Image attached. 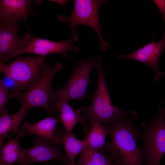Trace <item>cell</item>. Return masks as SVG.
<instances>
[{
    "label": "cell",
    "mask_w": 165,
    "mask_h": 165,
    "mask_svg": "<svg viewBox=\"0 0 165 165\" xmlns=\"http://www.w3.org/2000/svg\"><path fill=\"white\" fill-rule=\"evenodd\" d=\"M137 118L136 113L116 123L105 125L111 141L105 143L104 148L114 165H143L144 156L137 143L140 132L134 123Z\"/></svg>",
    "instance_id": "cell-1"
},
{
    "label": "cell",
    "mask_w": 165,
    "mask_h": 165,
    "mask_svg": "<svg viewBox=\"0 0 165 165\" xmlns=\"http://www.w3.org/2000/svg\"><path fill=\"white\" fill-rule=\"evenodd\" d=\"M64 68L63 64L57 62L52 67L49 63H43L41 68V76L38 81L25 92L11 91L10 99L15 98L20 102V109L27 112L34 108L44 109L50 114V102L53 91L52 82L56 74Z\"/></svg>",
    "instance_id": "cell-2"
},
{
    "label": "cell",
    "mask_w": 165,
    "mask_h": 165,
    "mask_svg": "<svg viewBox=\"0 0 165 165\" xmlns=\"http://www.w3.org/2000/svg\"><path fill=\"white\" fill-rule=\"evenodd\" d=\"M100 56L96 68L98 71L97 88L89 107L84 106V111L100 123L111 125L118 123L135 112H126L118 109L112 104L108 90Z\"/></svg>",
    "instance_id": "cell-3"
},
{
    "label": "cell",
    "mask_w": 165,
    "mask_h": 165,
    "mask_svg": "<svg viewBox=\"0 0 165 165\" xmlns=\"http://www.w3.org/2000/svg\"><path fill=\"white\" fill-rule=\"evenodd\" d=\"M158 111L150 123L140 125L143 165H160L165 154V108H159Z\"/></svg>",
    "instance_id": "cell-4"
},
{
    "label": "cell",
    "mask_w": 165,
    "mask_h": 165,
    "mask_svg": "<svg viewBox=\"0 0 165 165\" xmlns=\"http://www.w3.org/2000/svg\"><path fill=\"white\" fill-rule=\"evenodd\" d=\"M99 57H91L79 61L74 65L69 79L60 89L54 90L50 107L57 102L64 100L69 102L72 100L79 101L84 98L91 99L86 93L89 84L92 70L97 68Z\"/></svg>",
    "instance_id": "cell-5"
},
{
    "label": "cell",
    "mask_w": 165,
    "mask_h": 165,
    "mask_svg": "<svg viewBox=\"0 0 165 165\" xmlns=\"http://www.w3.org/2000/svg\"><path fill=\"white\" fill-rule=\"evenodd\" d=\"M19 56L10 63H0V73L14 84L13 91L27 90L38 81L41 76V68L46 58V56Z\"/></svg>",
    "instance_id": "cell-6"
},
{
    "label": "cell",
    "mask_w": 165,
    "mask_h": 165,
    "mask_svg": "<svg viewBox=\"0 0 165 165\" xmlns=\"http://www.w3.org/2000/svg\"><path fill=\"white\" fill-rule=\"evenodd\" d=\"M74 7L71 15L68 16L59 15L57 19L60 22L67 23L70 28L72 37L77 35L76 27L84 25L92 29L99 38L100 50L104 51L108 49L110 44L105 40L101 28L99 13L101 6L107 0H74Z\"/></svg>",
    "instance_id": "cell-7"
},
{
    "label": "cell",
    "mask_w": 165,
    "mask_h": 165,
    "mask_svg": "<svg viewBox=\"0 0 165 165\" xmlns=\"http://www.w3.org/2000/svg\"><path fill=\"white\" fill-rule=\"evenodd\" d=\"M61 147L60 141L55 143L46 138L38 137L32 146L23 148L22 158L20 164L46 163L53 160H59L66 164L67 160L65 154L62 152Z\"/></svg>",
    "instance_id": "cell-8"
},
{
    "label": "cell",
    "mask_w": 165,
    "mask_h": 165,
    "mask_svg": "<svg viewBox=\"0 0 165 165\" xmlns=\"http://www.w3.org/2000/svg\"><path fill=\"white\" fill-rule=\"evenodd\" d=\"M30 42L19 53L18 56L22 54L30 53L40 56H46L51 54H61L65 57L68 52H78L79 47L74 44L79 38L77 35L67 40L56 42L36 37L31 35Z\"/></svg>",
    "instance_id": "cell-9"
},
{
    "label": "cell",
    "mask_w": 165,
    "mask_h": 165,
    "mask_svg": "<svg viewBox=\"0 0 165 165\" xmlns=\"http://www.w3.org/2000/svg\"><path fill=\"white\" fill-rule=\"evenodd\" d=\"M18 26L0 27V63H5L18 56L20 52L31 41V35L20 36Z\"/></svg>",
    "instance_id": "cell-10"
},
{
    "label": "cell",
    "mask_w": 165,
    "mask_h": 165,
    "mask_svg": "<svg viewBox=\"0 0 165 165\" xmlns=\"http://www.w3.org/2000/svg\"><path fill=\"white\" fill-rule=\"evenodd\" d=\"M33 0H0V27H13L26 17L33 16Z\"/></svg>",
    "instance_id": "cell-11"
},
{
    "label": "cell",
    "mask_w": 165,
    "mask_h": 165,
    "mask_svg": "<svg viewBox=\"0 0 165 165\" xmlns=\"http://www.w3.org/2000/svg\"><path fill=\"white\" fill-rule=\"evenodd\" d=\"M165 48V32L162 39L158 42L152 38L149 43L135 51L126 55L120 54L118 59L127 58L142 63L151 67L155 72V80L158 82L163 74L159 68L160 56Z\"/></svg>",
    "instance_id": "cell-12"
},
{
    "label": "cell",
    "mask_w": 165,
    "mask_h": 165,
    "mask_svg": "<svg viewBox=\"0 0 165 165\" xmlns=\"http://www.w3.org/2000/svg\"><path fill=\"white\" fill-rule=\"evenodd\" d=\"M60 121L59 114L49 115L47 117L33 123L25 122L20 129L25 136L36 135L57 143L59 141L55 135V131L57 124Z\"/></svg>",
    "instance_id": "cell-13"
},
{
    "label": "cell",
    "mask_w": 165,
    "mask_h": 165,
    "mask_svg": "<svg viewBox=\"0 0 165 165\" xmlns=\"http://www.w3.org/2000/svg\"><path fill=\"white\" fill-rule=\"evenodd\" d=\"M84 107L83 106L75 111L68 102L60 100L50 107V115L59 112L60 121L64 127L68 130L72 131L74 127L79 123L82 124L83 128H86L87 115L86 113L83 116L81 114L82 112L84 111Z\"/></svg>",
    "instance_id": "cell-14"
},
{
    "label": "cell",
    "mask_w": 165,
    "mask_h": 165,
    "mask_svg": "<svg viewBox=\"0 0 165 165\" xmlns=\"http://www.w3.org/2000/svg\"><path fill=\"white\" fill-rule=\"evenodd\" d=\"M55 134L63 146L67 162H75L77 156L86 145V140L77 139L72 131L68 130L64 127H56Z\"/></svg>",
    "instance_id": "cell-15"
},
{
    "label": "cell",
    "mask_w": 165,
    "mask_h": 165,
    "mask_svg": "<svg viewBox=\"0 0 165 165\" xmlns=\"http://www.w3.org/2000/svg\"><path fill=\"white\" fill-rule=\"evenodd\" d=\"M0 147L4 144L6 138L10 139L11 136L17 133L20 125L25 118H27V112L20 110L13 114H9L5 108L0 113Z\"/></svg>",
    "instance_id": "cell-16"
},
{
    "label": "cell",
    "mask_w": 165,
    "mask_h": 165,
    "mask_svg": "<svg viewBox=\"0 0 165 165\" xmlns=\"http://www.w3.org/2000/svg\"><path fill=\"white\" fill-rule=\"evenodd\" d=\"M25 136L19 129L16 137L7 140L0 149V165H13L20 164L23 156V148L19 143L20 138Z\"/></svg>",
    "instance_id": "cell-17"
},
{
    "label": "cell",
    "mask_w": 165,
    "mask_h": 165,
    "mask_svg": "<svg viewBox=\"0 0 165 165\" xmlns=\"http://www.w3.org/2000/svg\"><path fill=\"white\" fill-rule=\"evenodd\" d=\"M77 165H114L104 147L94 149L86 145L80 153Z\"/></svg>",
    "instance_id": "cell-18"
},
{
    "label": "cell",
    "mask_w": 165,
    "mask_h": 165,
    "mask_svg": "<svg viewBox=\"0 0 165 165\" xmlns=\"http://www.w3.org/2000/svg\"><path fill=\"white\" fill-rule=\"evenodd\" d=\"M86 114L89 120L88 126L90 128V131L87 136L84 137L86 141V145L94 149L104 147L106 135L108 134L106 125L98 122L90 116Z\"/></svg>",
    "instance_id": "cell-19"
},
{
    "label": "cell",
    "mask_w": 165,
    "mask_h": 165,
    "mask_svg": "<svg viewBox=\"0 0 165 165\" xmlns=\"http://www.w3.org/2000/svg\"><path fill=\"white\" fill-rule=\"evenodd\" d=\"M9 98L8 89L1 79H0V113L4 109L8 104Z\"/></svg>",
    "instance_id": "cell-20"
},
{
    "label": "cell",
    "mask_w": 165,
    "mask_h": 165,
    "mask_svg": "<svg viewBox=\"0 0 165 165\" xmlns=\"http://www.w3.org/2000/svg\"><path fill=\"white\" fill-rule=\"evenodd\" d=\"M152 1L158 7L165 22V0H153Z\"/></svg>",
    "instance_id": "cell-21"
},
{
    "label": "cell",
    "mask_w": 165,
    "mask_h": 165,
    "mask_svg": "<svg viewBox=\"0 0 165 165\" xmlns=\"http://www.w3.org/2000/svg\"><path fill=\"white\" fill-rule=\"evenodd\" d=\"M50 2H54L62 5L63 6H65L66 2L68 0H50Z\"/></svg>",
    "instance_id": "cell-22"
},
{
    "label": "cell",
    "mask_w": 165,
    "mask_h": 165,
    "mask_svg": "<svg viewBox=\"0 0 165 165\" xmlns=\"http://www.w3.org/2000/svg\"><path fill=\"white\" fill-rule=\"evenodd\" d=\"M65 165H77L75 162H67Z\"/></svg>",
    "instance_id": "cell-23"
},
{
    "label": "cell",
    "mask_w": 165,
    "mask_h": 165,
    "mask_svg": "<svg viewBox=\"0 0 165 165\" xmlns=\"http://www.w3.org/2000/svg\"><path fill=\"white\" fill-rule=\"evenodd\" d=\"M16 165H18L16 164Z\"/></svg>",
    "instance_id": "cell-24"
}]
</instances>
